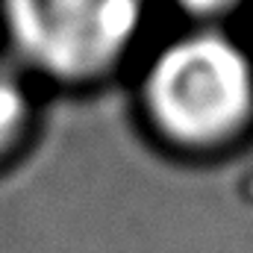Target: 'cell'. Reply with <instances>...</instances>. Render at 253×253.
Wrapping results in <instances>:
<instances>
[{"label":"cell","instance_id":"6da1fadb","mask_svg":"<svg viewBox=\"0 0 253 253\" xmlns=\"http://www.w3.org/2000/svg\"><path fill=\"white\" fill-rule=\"evenodd\" d=\"M144 106L177 144H221L253 115L251 56L221 33L183 36L150 62Z\"/></svg>","mask_w":253,"mask_h":253},{"label":"cell","instance_id":"7a4b0ae2","mask_svg":"<svg viewBox=\"0 0 253 253\" xmlns=\"http://www.w3.org/2000/svg\"><path fill=\"white\" fill-rule=\"evenodd\" d=\"M15 53L59 80L103 74L132 44L144 0H0Z\"/></svg>","mask_w":253,"mask_h":253},{"label":"cell","instance_id":"3957f363","mask_svg":"<svg viewBox=\"0 0 253 253\" xmlns=\"http://www.w3.org/2000/svg\"><path fill=\"white\" fill-rule=\"evenodd\" d=\"M27 88L12 62L0 59V153L15 144L27 121Z\"/></svg>","mask_w":253,"mask_h":253},{"label":"cell","instance_id":"277c9868","mask_svg":"<svg viewBox=\"0 0 253 253\" xmlns=\"http://www.w3.org/2000/svg\"><path fill=\"white\" fill-rule=\"evenodd\" d=\"M183 9H189L194 15H218V12H224V9H230L233 3H239V0H177Z\"/></svg>","mask_w":253,"mask_h":253}]
</instances>
